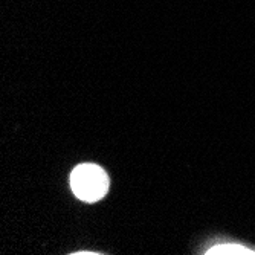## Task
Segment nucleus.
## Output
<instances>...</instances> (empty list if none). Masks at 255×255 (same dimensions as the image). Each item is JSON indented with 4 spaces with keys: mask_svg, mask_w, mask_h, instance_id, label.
I'll return each instance as SVG.
<instances>
[{
    "mask_svg": "<svg viewBox=\"0 0 255 255\" xmlns=\"http://www.w3.org/2000/svg\"><path fill=\"white\" fill-rule=\"evenodd\" d=\"M71 188L83 202H98L107 194L109 177L95 164H81L71 173Z\"/></svg>",
    "mask_w": 255,
    "mask_h": 255,
    "instance_id": "nucleus-1",
    "label": "nucleus"
},
{
    "mask_svg": "<svg viewBox=\"0 0 255 255\" xmlns=\"http://www.w3.org/2000/svg\"><path fill=\"white\" fill-rule=\"evenodd\" d=\"M205 254L208 255H252L255 251L243 246V245H219L211 249H208Z\"/></svg>",
    "mask_w": 255,
    "mask_h": 255,
    "instance_id": "nucleus-2",
    "label": "nucleus"
},
{
    "mask_svg": "<svg viewBox=\"0 0 255 255\" xmlns=\"http://www.w3.org/2000/svg\"><path fill=\"white\" fill-rule=\"evenodd\" d=\"M77 255H97L98 252H75Z\"/></svg>",
    "mask_w": 255,
    "mask_h": 255,
    "instance_id": "nucleus-3",
    "label": "nucleus"
}]
</instances>
